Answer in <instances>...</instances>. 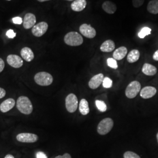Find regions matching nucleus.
Returning a JSON list of instances; mask_svg holds the SVG:
<instances>
[{"mask_svg":"<svg viewBox=\"0 0 158 158\" xmlns=\"http://www.w3.org/2000/svg\"><path fill=\"white\" fill-rule=\"evenodd\" d=\"M15 105L14 99L10 98L2 102L0 105V111L3 113H7L12 110Z\"/></svg>","mask_w":158,"mask_h":158,"instance_id":"nucleus-14","label":"nucleus"},{"mask_svg":"<svg viewBox=\"0 0 158 158\" xmlns=\"http://www.w3.org/2000/svg\"><path fill=\"white\" fill-rule=\"evenodd\" d=\"M102 84L103 87H104L106 89H110L113 85V81L109 77H106L104 78Z\"/></svg>","mask_w":158,"mask_h":158,"instance_id":"nucleus-26","label":"nucleus"},{"mask_svg":"<svg viewBox=\"0 0 158 158\" xmlns=\"http://www.w3.org/2000/svg\"><path fill=\"white\" fill-rule=\"evenodd\" d=\"M55 158H72V157H71V155L70 154L66 153H64L62 156L59 155Z\"/></svg>","mask_w":158,"mask_h":158,"instance_id":"nucleus-35","label":"nucleus"},{"mask_svg":"<svg viewBox=\"0 0 158 158\" xmlns=\"http://www.w3.org/2000/svg\"><path fill=\"white\" fill-rule=\"evenodd\" d=\"M153 59L155 61H158V50L154 53L153 55Z\"/></svg>","mask_w":158,"mask_h":158,"instance_id":"nucleus-36","label":"nucleus"},{"mask_svg":"<svg viewBox=\"0 0 158 158\" xmlns=\"http://www.w3.org/2000/svg\"><path fill=\"white\" fill-rule=\"evenodd\" d=\"M79 111L80 113L85 115H87L90 112V108L89 106V103L85 99H81L79 103Z\"/></svg>","mask_w":158,"mask_h":158,"instance_id":"nucleus-21","label":"nucleus"},{"mask_svg":"<svg viewBox=\"0 0 158 158\" xmlns=\"http://www.w3.org/2000/svg\"><path fill=\"white\" fill-rule=\"evenodd\" d=\"M14 158V156H13V155H12L11 154H8V155H6V156H5V158Z\"/></svg>","mask_w":158,"mask_h":158,"instance_id":"nucleus-37","label":"nucleus"},{"mask_svg":"<svg viewBox=\"0 0 158 158\" xmlns=\"http://www.w3.org/2000/svg\"><path fill=\"white\" fill-rule=\"evenodd\" d=\"M39 2H45V1H50V0H38Z\"/></svg>","mask_w":158,"mask_h":158,"instance_id":"nucleus-38","label":"nucleus"},{"mask_svg":"<svg viewBox=\"0 0 158 158\" xmlns=\"http://www.w3.org/2000/svg\"><path fill=\"white\" fill-rule=\"evenodd\" d=\"M140 57V52L136 49H134L130 52L127 56V61L130 63H135L138 61Z\"/></svg>","mask_w":158,"mask_h":158,"instance_id":"nucleus-22","label":"nucleus"},{"mask_svg":"<svg viewBox=\"0 0 158 158\" xmlns=\"http://www.w3.org/2000/svg\"><path fill=\"white\" fill-rule=\"evenodd\" d=\"M21 56L25 61L28 62H30L34 60V52L28 47L23 48L21 51Z\"/></svg>","mask_w":158,"mask_h":158,"instance_id":"nucleus-16","label":"nucleus"},{"mask_svg":"<svg viewBox=\"0 0 158 158\" xmlns=\"http://www.w3.org/2000/svg\"><path fill=\"white\" fill-rule=\"evenodd\" d=\"M17 139L23 143H34L38 140V136L32 133H21L17 135Z\"/></svg>","mask_w":158,"mask_h":158,"instance_id":"nucleus-9","label":"nucleus"},{"mask_svg":"<svg viewBox=\"0 0 158 158\" xmlns=\"http://www.w3.org/2000/svg\"><path fill=\"white\" fill-rule=\"evenodd\" d=\"M151 31L152 29L149 28V27H143V28L141 30L139 31V32L138 34V37L139 38L143 39L146 36L149 35L150 34H151Z\"/></svg>","mask_w":158,"mask_h":158,"instance_id":"nucleus-24","label":"nucleus"},{"mask_svg":"<svg viewBox=\"0 0 158 158\" xmlns=\"http://www.w3.org/2000/svg\"><path fill=\"white\" fill-rule=\"evenodd\" d=\"M66 1H74V0H66Z\"/></svg>","mask_w":158,"mask_h":158,"instance_id":"nucleus-40","label":"nucleus"},{"mask_svg":"<svg viewBox=\"0 0 158 158\" xmlns=\"http://www.w3.org/2000/svg\"><path fill=\"white\" fill-rule=\"evenodd\" d=\"M96 106L97 109L100 111V112H105L106 111L107 109V105L106 104V103L103 101H101V100H96Z\"/></svg>","mask_w":158,"mask_h":158,"instance_id":"nucleus-25","label":"nucleus"},{"mask_svg":"<svg viewBox=\"0 0 158 158\" xmlns=\"http://www.w3.org/2000/svg\"><path fill=\"white\" fill-rule=\"evenodd\" d=\"M12 22L15 24L20 25L23 23V20L21 17H14L12 18Z\"/></svg>","mask_w":158,"mask_h":158,"instance_id":"nucleus-31","label":"nucleus"},{"mask_svg":"<svg viewBox=\"0 0 158 158\" xmlns=\"http://www.w3.org/2000/svg\"><path fill=\"white\" fill-rule=\"evenodd\" d=\"M6 1H11V0H6Z\"/></svg>","mask_w":158,"mask_h":158,"instance_id":"nucleus-41","label":"nucleus"},{"mask_svg":"<svg viewBox=\"0 0 158 158\" xmlns=\"http://www.w3.org/2000/svg\"><path fill=\"white\" fill-rule=\"evenodd\" d=\"M36 158H48V157L45 153L40 151L36 153Z\"/></svg>","mask_w":158,"mask_h":158,"instance_id":"nucleus-32","label":"nucleus"},{"mask_svg":"<svg viewBox=\"0 0 158 158\" xmlns=\"http://www.w3.org/2000/svg\"><path fill=\"white\" fill-rule=\"evenodd\" d=\"M115 43L112 40H108L104 41L100 46V50L103 52H111L115 49Z\"/></svg>","mask_w":158,"mask_h":158,"instance_id":"nucleus-20","label":"nucleus"},{"mask_svg":"<svg viewBox=\"0 0 158 158\" xmlns=\"http://www.w3.org/2000/svg\"><path fill=\"white\" fill-rule=\"evenodd\" d=\"M64 43L69 46H77L83 43V38L77 32H70L64 37Z\"/></svg>","mask_w":158,"mask_h":158,"instance_id":"nucleus-2","label":"nucleus"},{"mask_svg":"<svg viewBox=\"0 0 158 158\" xmlns=\"http://www.w3.org/2000/svg\"><path fill=\"white\" fill-rule=\"evenodd\" d=\"M79 31L84 36L89 39L94 38L96 36V29L89 24H82L79 28Z\"/></svg>","mask_w":158,"mask_h":158,"instance_id":"nucleus-7","label":"nucleus"},{"mask_svg":"<svg viewBox=\"0 0 158 158\" xmlns=\"http://www.w3.org/2000/svg\"><path fill=\"white\" fill-rule=\"evenodd\" d=\"M17 109L25 115H29L33 111V106L28 97L20 96L17 99L16 103Z\"/></svg>","mask_w":158,"mask_h":158,"instance_id":"nucleus-1","label":"nucleus"},{"mask_svg":"<svg viewBox=\"0 0 158 158\" xmlns=\"http://www.w3.org/2000/svg\"><path fill=\"white\" fill-rule=\"evenodd\" d=\"M103 74L100 73L93 76L89 82V86L91 89H96L102 85L104 80Z\"/></svg>","mask_w":158,"mask_h":158,"instance_id":"nucleus-12","label":"nucleus"},{"mask_svg":"<svg viewBox=\"0 0 158 158\" xmlns=\"http://www.w3.org/2000/svg\"><path fill=\"white\" fill-rule=\"evenodd\" d=\"M145 0H132V5L135 8H139L143 5Z\"/></svg>","mask_w":158,"mask_h":158,"instance_id":"nucleus-29","label":"nucleus"},{"mask_svg":"<svg viewBox=\"0 0 158 158\" xmlns=\"http://www.w3.org/2000/svg\"><path fill=\"white\" fill-rule=\"evenodd\" d=\"M48 29V24L46 22H40L36 24L32 29V33L36 37H41L45 34Z\"/></svg>","mask_w":158,"mask_h":158,"instance_id":"nucleus-8","label":"nucleus"},{"mask_svg":"<svg viewBox=\"0 0 158 158\" xmlns=\"http://www.w3.org/2000/svg\"><path fill=\"white\" fill-rule=\"evenodd\" d=\"M156 88L152 86H147L143 88L140 91V96L144 99L152 98L156 93Z\"/></svg>","mask_w":158,"mask_h":158,"instance_id":"nucleus-13","label":"nucleus"},{"mask_svg":"<svg viewBox=\"0 0 158 158\" xmlns=\"http://www.w3.org/2000/svg\"><path fill=\"white\" fill-rule=\"evenodd\" d=\"M147 10L151 14H158V0L151 1L147 6Z\"/></svg>","mask_w":158,"mask_h":158,"instance_id":"nucleus-23","label":"nucleus"},{"mask_svg":"<svg viewBox=\"0 0 158 158\" xmlns=\"http://www.w3.org/2000/svg\"><path fill=\"white\" fill-rule=\"evenodd\" d=\"M102 8L108 14H113L117 11V6L110 1H106L102 4Z\"/></svg>","mask_w":158,"mask_h":158,"instance_id":"nucleus-17","label":"nucleus"},{"mask_svg":"<svg viewBox=\"0 0 158 158\" xmlns=\"http://www.w3.org/2000/svg\"><path fill=\"white\" fill-rule=\"evenodd\" d=\"M143 73L147 76H154L157 73V69L151 64L145 63L142 69Z\"/></svg>","mask_w":158,"mask_h":158,"instance_id":"nucleus-19","label":"nucleus"},{"mask_svg":"<svg viewBox=\"0 0 158 158\" xmlns=\"http://www.w3.org/2000/svg\"><path fill=\"white\" fill-rule=\"evenodd\" d=\"M113 125L114 122L112 119L110 118L104 119L98 125L97 132L102 135H106L112 130Z\"/></svg>","mask_w":158,"mask_h":158,"instance_id":"nucleus-4","label":"nucleus"},{"mask_svg":"<svg viewBox=\"0 0 158 158\" xmlns=\"http://www.w3.org/2000/svg\"><path fill=\"white\" fill-rule=\"evenodd\" d=\"M107 65L110 68H112L114 69H117L118 68V64L117 60L114 58H108L107 60Z\"/></svg>","mask_w":158,"mask_h":158,"instance_id":"nucleus-27","label":"nucleus"},{"mask_svg":"<svg viewBox=\"0 0 158 158\" xmlns=\"http://www.w3.org/2000/svg\"><path fill=\"white\" fill-rule=\"evenodd\" d=\"M65 105L68 112L74 113L78 107V99L74 94H69L65 99Z\"/></svg>","mask_w":158,"mask_h":158,"instance_id":"nucleus-6","label":"nucleus"},{"mask_svg":"<svg viewBox=\"0 0 158 158\" xmlns=\"http://www.w3.org/2000/svg\"><path fill=\"white\" fill-rule=\"evenodd\" d=\"M6 91L4 89L0 87V99L4 98L6 96Z\"/></svg>","mask_w":158,"mask_h":158,"instance_id":"nucleus-34","label":"nucleus"},{"mask_svg":"<svg viewBox=\"0 0 158 158\" xmlns=\"http://www.w3.org/2000/svg\"><path fill=\"white\" fill-rule=\"evenodd\" d=\"M87 6L86 0H74L71 4L72 10L76 12L82 11Z\"/></svg>","mask_w":158,"mask_h":158,"instance_id":"nucleus-15","label":"nucleus"},{"mask_svg":"<svg viewBox=\"0 0 158 158\" xmlns=\"http://www.w3.org/2000/svg\"><path fill=\"white\" fill-rule=\"evenodd\" d=\"M6 36L11 39H13L16 36V33L12 29H10L6 32Z\"/></svg>","mask_w":158,"mask_h":158,"instance_id":"nucleus-30","label":"nucleus"},{"mask_svg":"<svg viewBox=\"0 0 158 158\" xmlns=\"http://www.w3.org/2000/svg\"><path fill=\"white\" fill-rule=\"evenodd\" d=\"M156 139H157V141H158V134H157V135H156Z\"/></svg>","mask_w":158,"mask_h":158,"instance_id":"nucleus-39","label":"nucleus"},{"mask_svg":"<svg viewBox=\"0 0 158 158\" xmlns=\"http://www.w3.org/2000/svg\"><path fill=\"white\" fill-rule=\"evenodd\" d=\"M6 62L10 66L16 69L21 68L23 64V59L16 55H8L6 57Z\"/></svg>","mask_w":158,"mask_h":158,"instance_id":"nucleus-10","label":"nucleus"},{"mask_svg":"<svg viewBox=\"0 0 158 158\" xmlns=\"http://www.w3.org/2000/svg\"><path fill=\"white\" fill-rule=\"evenodd\" d=\"M127 48L125 46L119 47L113 53V58L117 60H121L126 56L127 54Z\"/></svg>","mask_w":158,"mask_h":158,"instance_id":"nucleus-18","label":"nucleus"},{"mask_svg":"<svg viewBox=\"0 0 158 158\" xmlns=\"http://www.w3.org/2000/svg\"><path fill=\"white\" fill-rule=\"evenodd\" d=\"M141 89L140 83L138 81H133L127 87L125 95L129 98H134L141 91Z\"/></svg>","mask_w":158,"mask_h":158,"instance_id":"nucleus-5","label":"nucleus"},{"mask_svg":"<svg viewBox=\"0 0 158 158\" xmlns=\"http://www.w3.org/2000/svg\"><path fill=\"white\" fill-rule=\"evenodd\" d=\"M34 80L37 85L41 86H48L53 83V78L51 74L46 72H41L35 74Z\"/></svg>","mask_w":158,"mask_h":158,"instance_id":"nucleus-3","label":"nucleus"},{"mask_svg":"<svg viewBox=\"0 0 158 158\" xmlns=\"http://www.w3.org/2000/svg\"><path fill=\"white\" fill-rule=\"evenodd\" d=\"M36 16L32 13L27 14L23 19V28L26 29L33 28L36 25Z\"/></svg>","mask_w":158,"mask_h":158,"instance_id":"nucleus-11","label":"nucleus"},{"mask_svg":"<svg viewBox=\"0 0 158 158\" xmlns=\"http://www.w3.org/2000/svg\"><path fill=\"white\" fill-rule=\"evenodd\" d=\"M5 68V63L2 59L0 58V73H1Z\"/></svg>","mask_w":158,"mask_h":158,"instance_id":"nucleus-33","label":"nucleus"},{"mask_svg":"<svg viewBox=\"0 0 158 158\" xmlns=\"http://www.w3.org/2000/svg\"><path fill=\"white\" fill-rule=\"evenodd\" d=\"M124 158H141L140 156L137 155L135 153L131 152V151H127L124 153Z\"/></svg>","mask_w":158,"mask_h":158,"instance_id":"nucleus-28","label":"nucleus"}]
</instances>
